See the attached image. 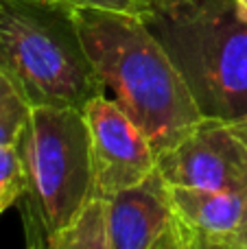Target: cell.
Listing matches in <instances>:
<instances>
[{
  "label": "cell",
  "instance_id": "6da1fadb",
  "mask_svg": "<svg viewBox=\"0 0 247 249\" xmlns=\"http://www.w3.org/2000/svg\"><path fill=\"white\" fill-rule=\"evenodd\" d=\"M103 90L151 140L156 153L179 142L201 114L160 39L136 13L72 7Z\"/></svg>",
  "mask_w": 247,
  "mask_h": 249
},
{
  "label": "cell",
  "instance_id": "7a4b0ae2",
  "mask_svg": "<svg viewBox=\"0 0 247 249\" xmlns=\"http://www.w3.org/2000/svg\"><path fill=\"white\" fill-rule=\"evenodd\" d=\"M201 118H247V20L236 0H147L140 13Z\"/></svg>",
  "mask_w": 247,
  "mask_h": 249
},
{
  "label": "cell",
  "instance_id": "3957f363",
  "mask_svg": "<svg viewBox=\"0 0 247 249\" xmlns=\"http://www.w3.org/2000/svg\"><path fill=\"white\" fill-rule=\"evenodd\" d=\"M0 70L33 107L83 109L105 94L72 7L55 0H0Z\"/></svg>",
  "mask_w": 247,
  "mask_h": 249
},
{
  "label": "cell",
  "instance_id": "277c9868",
  "mask_svg": "<svg viewBox=\"0 0 247 249\" xmlns=\"http://www.w3.org/2000/svg\"><path fill=\"white\" fill-rule=\"evenodd\" d=\"M18 149L29 177V210L46 241L96 197L83 109L35 105Z\"/></svg>",
  "mask_w": 247,
  "mask_h": 249
},
{
  "label": "cell",
  "instance_id": "5b68a950",
  "mask_svg": "<svg viewBox=\"0 0 247 249\" xmlns=\"http://www.w3.org/2000/svg\"><path fill=\"white\" fill-rule=\"evenodd\" d=\"M169 186L226 190L247 186V118H201L158 155Z\"/></svg>",
  "mask_w": 247,
  "mask_h": 249
},
{
  "label": "cell",
  "instance_id": "8992f818",
  "mask_svg": "<svg viewBox=\"0 0 247 249\" xmlns=\"http://www.w3.org/2000/svg\"><path fill=\"white\" fill-rule=\"evenodd\" d=\"M83 116L90 131L96 197L105 199L138 186L158 171V153L151 140L112 96L90 99Z\"/></svg>",
  "mask_w": 247,
  "mask_h": 249
},
{
  "label": "cell",
  "instance_id": "52a82bcc",
  "mask_svg": "<svg viewBox=\"0 0 247 249\" xmlns=\"http://www.w3.org/2000/svg\"><path fill=\"white\" fill-rule=\"evenodd\" d=\"M103 201L112 249H151L175 221L169 184L160 171Z\"/></svg>",
  "mask_w": 247,
  "mask_h": 249
},
{
  "label": "cell",
  "instance_id": "ba28073f",
  "mask_svg": "<svg viewBox=\"0 0 247 249\" xmlns=\"http://www.w3.org/2000/svg\"><path fill=\"white\" fill-rule=\"evenodd\" d=\"M175 219L188 238L232 243L247 228V186L226 190L169 186Z\"/></svg>",
  "mask_w": 247,
  "mask_h": 249
},
{
  "label": "cell",
  "instance_id": "9c48e42d",
  "mask_svg": "<svg viewBox=\"0 0 247 249\" xmlns=\"http://www.w3.org/2000/svg\"><path fill=\"white\" fill-rule=\"evenodd\" d=\"M46 249H112L103 199H90L66 228L46 238Z\"/></svg>",
  "mask_w": 247,
  "mask_h": 249
},
{
  "label": "cell",
  "instance_id": "30bf717a",
  "mask_svg": "<svg viewBox=\"0 0 247 249\" xmlns=\"http://www.w3.org/2000/svg\"><path fill=\"white\" fill-rule=\"evenodd\" d=\"M33 105L0 70V146L18 144L31 118Z\"/></svg>",
  "mask_w": 247,
  "mask_h": 249
},
{
  "label": "cell",
  "instance_id": "8fae6325",
  "mask_svg": "<svg viewBox=\"0 0 247 249\" xmlns=\"http://www.w3.org/2000/svg\"><path fill=\"white\" fill-rule=\"evenodd\" d=\"M26 193H29V177L18 144L0 146V214L20 203Z\"/></svg>",
  "mask_w": 247,
  "mask_h": 249
},
{
  "label": "cell",
  "instance_id": "7c38bea8",
  "mask_svg": "<svg viewBox=\"0 0 247 249\" xmlns=\"http://www.w3.org/2000/svg\"><path fill=\"white\" fill-rule=\"evenodd\" d=\"M64 2L68 7H94V9H107V11H123V13H140L147 7V0H55Z\"/></svg>",
  "mask_w": 247,
  "mask_h": 249
},
{
  "label": "cell",
  "instance_id": "4fadbf2b",
  "mask_svg": "<svg viewBox=\"0 0 247 249\" xmlns=\"http://www.w3.org/2000/svg\"><path fill=\"white\" fill-rule=\"evenodd\" d=\"M151 249H191V245H188V236H186V232H184V228L179 225L177 219L173 221V225L162 234L160 241H158Z\"/></svg>",
  "mask_w": 247,
  "mask_h": 249
},
{
  "label": "cell",
  "instance_id": "5bb4252c",
  "mask_svg": "<svg viewBox=\"0 0 247 249\" xmlns=\"http://www.w3.org/2000/svg\"><path fill=\"white\" fill-rule=\"evenodd\" d=\"M232 243H234L236 247H241V249H247V228H245L243 232H241L239 236H236V238H234V241H232Z\"/></svg>",
  "mask_w": 247,
  "mask_h": 249
},
{
  "label": "cell",
  "instance_id": "9a60e30c",
  "mask_svg": "<svg viewBox=\"0 0 247 249\" xmlns=\"http://www.w3.org/2000/svg\"><path fill=\"white\" fill-rule=\"evenodd\" d=\"M206 245H210L212 249H241V247H236L234 243H206Z\"/></svg>",
  "mask_w": 247,
  "mask_h": 249
},
{
  "label": "cell",
  "instance_id": "2e32d148",
  "mask_svg": "<svg viewBox=\"0 0 247 249\" xmlns=\"http://www.w3.org/2000/svg\"><path fill=\"white\" fill-rule=\"evenodd\" d=\"M186 232V230H184ZM188 236V234H186ZM188 245H191V249H212L210 245H206V243H201V241H193V238H188Z\"/></svg>",
  "mask_w": 247,
  "mask_h": 249
}]
</instances>
